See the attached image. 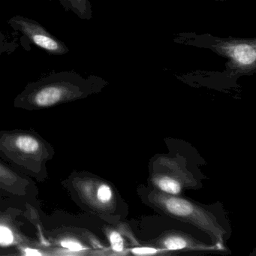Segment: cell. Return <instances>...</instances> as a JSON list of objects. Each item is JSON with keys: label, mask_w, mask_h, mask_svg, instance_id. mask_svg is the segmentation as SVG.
<instances>
[{"label": "cell", "mask_w": 256, "mask_h": 256, "mask_svg": "<svg viewBox=\"0 0 256 256\" xmlns=\"http://www.w3.org/2000/svg\"><path fill=\"white\" fill-rule=\"evenodd\" d=\"M95 83L94 77L84 78L74 71L52 73L28 84L14 98V107L30 112L56 107L86 96Z\"/></svg>", "instance_id": "1"}, {"label": "cell", "mask_w": 256, "mask_h": 256, "mask_svg": "<svg viewBox=\"0 0 256 256\" xmlns=\"http://www.w3.org/2000/svg\"><path fill=\"white\" fill-rule=\"evenodd\" d=\"M53 146L30 130H0V158L40 182L48 178L47 164L53 160Z\"/></svg>", "instance_id": "2"}, {"label": "cell", "mask_w": 256, "mask_h": 256, "mask_svg": "<svg viewBox=\"0 0 256 256\" xmlns=\"http://www.w3.org/2000/svg\"><path fill=\"white\" fill-rule=\"evenodd\" d=\"M14 31L20 32L24 40L50 55H65L70 49L64 42L52 35L41 24L22 16H16L8 20Z\"/></svg>", "instance_id": "3"}, {"label": "cell", "mask_w": 256, "mask_h": 256, "mask_svg": "<svg viewBox=\"0 0 256 256\" xmlns=\"http://www.w3.org/2000/svg\"><path fill=\"white\" fill-rule=\"evenodd\" d=\"M0 190L14 196H25L30 192L31 182L0 161Z\"/></svg>", "instance_id": "4"}, {"label": "cell", "mask_w": 256, "mask_h": 256, "mask_svg": "<svg viewBox=\"0 0 256 256\" xmlns=\"http://www.w3.org/2000/svg\"><path fill=\"white\" fill-rule=\"evenodd\" d=\"M226 52L232 60L242 68L250 70L256 66V52L254 43L233 42L226 46Z\"/></svg>", "instance_id": "5"}, {"label": "cell", "mask_w": 256, "mask_h": 256, "mask_svg": "<svg viewBox=\"0 0 256 256\" xmlns=\"http://www.w3.org/2000/svg\"><path fill=\"white\" fill-rule=\"evenodd\" d=\"M61 6L66 12H72L82 20H90L92 12L90 0H59Z\"/></svg>", "instance_id": "6"}, {"label": "cell", "mask_w": 256, "mask_h": 256, "mask_svg": "<svg viewBox=\"0 0 256 256\" xmlns=\"http://www.w3.org/2000/svg\"><path fill=\"white\" fill-rule=\"evenodd\" d=\"M20 242L19 235L7 220H0V247H10Z\"/></svg>", "instance_id": "7"}, {"label": "cell", "mask_w": 256, "mask_h": 256, "mask_svg": "<svg viewBox=\"0 0 256 256\" xmlns=\"http://www.w3.org/2000/svg\"><path fill=\"white\" fill-rule=\"evenodd\" d=\"M168 210L179 216H187L193 212V206L190 202L178 198H169L166 202Z\"/></svg>", "instance_id": "8"}, {"label": "cell", "mask_w": 256, "mask_h": 256, "mask_svg": "<svg viewBox=\"0 0 256 256\" xmlns=\"http://www.w3.org/2000/svg\"><path fill=\"white\" fill-rule=\"evenodd\" d=\"M158 185L162 190L170 194H176L180 192V185L179 182L170 178H166L160 180Z\"/></svg>", "instance_id": "9"}, {"label": "cell", "mask_w": 256, "mask_h": 256, "mask_svg": "<svg viewBox=\"0 0 256 256\" xmlns=\"http://www.w3.org/2000/svg\"><path fill=\"white\" fill-rule=\"evenodd\" d=\"M186 245L185 240L180 238H170L164 242L166 248L170 250H182L185 248Z\"/></svg>", "instance_id": "10"}, {"label": "cell", "mask_w": 256, "mask_h": 256, "mask_svg": "<svg viewBox=\"0 0 256 256\" xmlns=\"http://www.w3.org/2000/svg\"><path fill=\"white\" fill-rule=\"evenodd\" d=\"M96 197L100 202H102V203L108 202L112 197V192L110 187L106 184L100 186L97 190Z\"/></svg>", "instance_id": "11"}, {"label": "cell", "mask_w": 256, "mask_h": 256, "mask_svg": "<svg viewBox=\"0 0 256 256\" xmlns=\"http://www.w3.org/2000/svg\"><path fill=\"white\" fill-rule=\"evenodd\" d=\"M110 244L115 252H121L124 250V240L118 232H112L110 235Z\"/></svg>", "instance_id": "12"}, {"label": "cell", "mask_w": 256, "mask_h": 256, "mask_svg": "<svg viewBox=\"0 0 256 256\" xmlns=\"http://www.w3.org/2000/svg\"><path fill=\"white\" fill-rule=\"evenodd\" d=\"M61 245L72 251H82L84 250V247L79 244L77 241L73 240H65L61 242Z\"/></svg>", "instance_id": "13"}, {"label": "cell", "mask_w": 256, "mask_h": 256, "mask_svg": "<svg viewBox=\"0 0 256 256\" xmlns=\"http://www.w3.org/2000/svg\"><path fill=\"white\" fill-rule=\"evenodd\" d=\"M8 49H10V44L7 42L5 35L0 29V58L4 53L8 52Z\"/></svg>", "instance_id": "14"}, {"label": "cell", "mask_w": 256, "mask_h": 256, "mask_svg": "<svg viewBox=\"0 0 256 256\" xmlns=\"http://www.w3.org/2000/svg\"><path fill=\"white\" fill-rule=\"evenodd\" d=\"M156 248H150V247H140L134 248L132 250V252L137 254H151L156 252Z\"/></svg>", "instance_id": "15"}]
</instances>
